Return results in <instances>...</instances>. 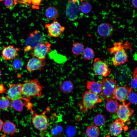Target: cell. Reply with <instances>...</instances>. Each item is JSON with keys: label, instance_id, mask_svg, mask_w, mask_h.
I'll list each match as a JSON object with an SVG mask.
<instances>
[{"label": "cell", "instance_id": "f35d334b", "mask_svg": "<svg viewBox=\"0 0 137 137\" xmlns=\"http://www.w3.org/2000/svg\"><path fill=\"white\" fill-rule=\"evenodd\" d=\"M5 89L3 84H0V93H3L5 91Z\"/></svg>", "mask_w": 137, "mask_h": 137}, {"label": "cell", "instance_id": "8d00e7d4", "mask_svg": "<svg viewBox=\"0 0 137 137\" xmlns=\"http://www.w3.org/2000/svg\"><path fill=\"white\" fill-rule=\"evenodd\" d=\"M42 0H32L31 3L33 6L36 7L40 5Z\"/></svg>", "mask_w": 137, "mask_h": 137}, {"label": "cell", "instance_id": "bcb514c9", "mask_svg": "<svg viewBox=\"0 0 137 137\" xmlns=\"http://www.w3.org/2000/svg\"></svg>", "mask_w": 137, "mask_h": 137}, {"label": "cell", "instance_id": "ee69618b", "mask_svg": "<svg viewBox=\"0 0 137 137\" xmlns=\"http://www.w3.org/2000/svg\"><path fill=\"white\" fill-rule=\"evenodd\" d=\"M79 1H80L81 2H82V1L85 0H78Z\"/></svg>", "mask_w": 137, "mask_h": 137}, {"label": "cell", "instance_id": "d6a6232c", "mask_svg": "<svg viewBox=\"0 0 137 137\" xmlns=\"http://www.w3.org/2000/svg\"><path fill=\"white\" fill-rule=\"evenodd\" d=\"M137 68H136L133 73V78L130 82L131 87L133 89L137 88Z\"/></svg>", "mask_w": 137, "mask_h": 137}, {"label": "cell", "instance_id": "ba28073f", "mask_svg": "<svg viewBox=\"0 0 137 137\" xmlns=\"http://www.w3.org/2000/svg\"><path fill=\"white\" fill-rule=\"evenodd\" d=\"M22 85L20 83L10 84L6 97L12 101L18 99L26 100L27 98L23 97L22 94Z\"/></svg>", "mask_w": 137, "mask_h": 137}, {"label": "cell", "instance_id": "f546056e", "mask_svg": "<svg viewBox=\"0 0 137 137\" xmlns=\"http://www.w3.org/2000/svg\"><path fill=\"white\" fill-rule=\"evenodd\" d=\"M106 121V118L104 116L101 114L96 115L93 119V122L95 125L98 127L104 125Z\"/></svg>", "mask_w": 137, "mask_h": 137}, {"label": "cell", "instance_id": "277c9868", "mask_svg": "<svg viewBox=\"0 0 137 137\" xmlns=\"http://www.w3.org/2000/svg\"><path fill=\"white\" fill-rule=\"evenodd\" d=\"M31 111L32 114L31 122L34 127L41 131H44L46 130L49 126V123L45 113L38 114L32 109Z\"/></svg>", "mask_w": 137, "mask_h": 137}, {"label": "cell", "instance_id": "4316f807", "mask_svg": "<svg viewBox=\"0 0 137 137\" xmlns=\"http://www.w3.org/2000/svg\"><path fill=\"white\" fill-rule=\"evenodd\" d=\"M84 49V45L82 44L77 42L73 43L71 50L75 56H77L82 54Z\"/></svg>", "mask_w": 137, "mask_h": 137}, {"label": "cell", "instance_id": "d6986e66", "mask_svg": "<svg viewBox=\"0 0 137 137\" xmlns=\"http://www.w3.org/2000/svg\"><path fill=\"white\" fill-rule=\"evenodd\" d=\"M2 129L5 133L8 135L14 134L16 132V130L15 125L10 121L4 123Z\"/></svg>", "mask_w": 137, "mask_h": 137}, {"label": "cell", "instance_id": "5bb4252c", "mask_svg": "<svg viewBox=\"0 0 137 137\" xmlns=\"http://www.w3.org/2000/svg\"><path fill=\"white\" fill-rule=\"evenodd\" d=\"M45 59H41L35 57L30 58L26 65V68L29 72L41 70L45 65Z\"/></svg>", "mask_w": 137, "mask_h": 137}, {"label": "cell", "instance_id": "60d3db41", "mask_svg": "<svg viewBox=\"0 0 137 137\" xmlns=\"http://www.w3.org/2000/svg\"><path fill=\"white\" fill-rule=\"evenodd\" d=\"M3 124V122L2 120L0 119V131L2 129Z\"/></svg>", "mask_w": 137, "mask_h": 137}, {"label": "cell", "instance_id": "d590c367", "mask_svg": "<svg viewBox=\"0 0 137 137\" xmlns=\"http://www.w3.org/2000/svg\"><path fill=\"white\" fill-rule=\"evenodd\" d=\"M128 137H137V130L136 129L130 130L128 133Z\"/></svg>", "mask_w": 137, "mask_h": 137}, {"label": "cell", "instance_id": "cb8c5ba5", "mask_svg": "<svg viewBox=\"0 0 137 137\" xmlns=\"http://www.w3.org/2000/svg\"><path fill=\"white\" fill-rule=\"evenodd\" d=\"M51 133L53 137H62L64 134L63 127L60 125H55L52 127Z\"/></svg>", "mask_w": 137, "mask_h": 137}, {"label": "cell", "instance_id": "8992f818", "mask_svg": "<svg viewBox=\"0 0 137 137\" xmlns=\"http://www.w3.org/2000/svg\"><path fill=\"white\" fill-rule=\"evenodd\" d=\"M93 67L94 73L96 76L106 77L110 74L111 70L107 64L98 58L94 60Z\"/></svg>", "mask_w": 137, "mask_h": 137}, {"label": "cell", "instance_id": "7a4b0ae2", "mask_svg": "<svg viewBox=\"0 0 137 137\" xmlns=\"http://www.w3.org/2000/svg\"><path fill=\"white\" fill-rule=\"evenodd\" d=\"M82 104L80 109L84 113L93 108H95L97 104L101 103L102 100L98 94L89 91L85 92L82 95Z\"/></svg>", "mask_w": 137, "mask_h": 137}, {"label": "cell", "instance_id": "83f0119b", "mask_svg": "<svg viewBox=\"0 0 137 137\" xmlns=\"http://www.w3.org/2000/svg\"><path fill=\"white\" fill-rule=\"evenodd\" d=\"M24 105L21 99H18L12 101L11 105L12 108L15 110L21 111L23 110Z\"/></svg>", "mask_w": 137, "mask_h": 137}, {"label": "cell", "instance_id": "b9f144b4", "mask_svg": "<svg viewBox=\"0 0 137 137\" xmlns=\"http://www.w3.org/2000/svg\"><path fill=\"white\" fill-rule=\"evenodd\" d=\"M14 4H16L17 3H19L21 0H13Z\"/></svg>", "mask_w": 137, "mask_h": 137}, {"label": "cell", "instance_id": "52a82bcc", "mask_svg": "<svg viewBox=\"0 0 137 137\" xmlns=\"http://www.w3.org/2000/svg\"><path fill=\"white\" fill-rule=\"evenodd\" d=\"M80 4L78 0H68L66 6L65 14L68 20L74 21L78 17L80 11Z\"/></svg>", "mask_w": 137, "mask_h": 137}, {"label": "cell", "instance_id": "e0dca14e", "mask_svg": "<svg viewBox=\"0 0 137 137\" xmlns=\"http://www.w3.org/2000/svg\"><path fill=\"white\" fill-rule=\"evenodd\" d=\"M98 35L101 37L106 38L111 37L114 32L113 26L109 23H104L100 24L97 29Z\"/></svg>", "mask_w": 137, "mask_h": 137}, {"label": "cell", "instance_id": "ac0fdd59", "mask_svg": "<svg viewBox=\"0 0 137 137\" xmlns=\"http://www.w3.org/2000/svg\"><path fill=\"white\" fill-rule=\"evenodd\" d=\"M87 87L88 91L96 94H98L101 91V84L97 81H88L87 83Z\"/></svg>", "mask_w": 137, "mask_h": 137}, {"label": "cell", "instance_id": "603a6c76", "mask_svg": "<svg viewBox=\"0 0 137 137\" xmlns=\"http://www.w3.org/2000/svg\"><path fill=\"white\" fill-rule=\"evenodd\" d=\"M86 133L88 137H98L100 134V131L98 127L91 125L87 128Z\"/></svg>", "mask_w": 137, "mask_h": 137}, {"label": "cell", "instance_id": "74e56055", "mask_svg": "<svg viewBox=\"0 0 137 137\" xmlns=\"http://www.w3.org/2000/svg\"><path fill=\"white\" fill-rule=\"evenodd\" d=\"M32 0H21L19 4L24 5L30 4L31 3Z\"/></svg>", "mask_w": 137, "mask_h": 137}, {"label": "cell", "instance_id": "ffe728a7", "mask_svg": "<svg viewBox=\"0 0 137 137\" xmlns=\"http://www.w3.org/2000/svg\"><path fill=\"white\" fill-rule=\"evenodd\" d=\"M61 91L64 93L68 94L71 92L74 88L73 82L70 80H66L62 82L60 85Z\"/></svg>", "mask_w": 137, "mask_h": 137}, {"label": "cell", "instance_id": "7bdbcfd3", "mask_svg": "<svg viewBox=\"0 0 137 137\" xmlns=\"http://www.w3.org/2000/svg\"><path fill=\"white\" fill-rule=\"evenodd\" d=\"M1 70H0V77L1 76Z\"/></svg>", "mask_w": 137, "mask_h": 137}, {"label": "cell", "instance_id": "7c38bea8", "mask_svg": "<svg viewBox=\"0 0 137 137\" xmlns=\"http://www.w3.org/2000/svg\"><path fill=\"white\" fill-rule=\"evenodd\" d=\"M132 90L131 87L128 85L117 86L114 94V99L122 103H126V98Z\"/></svg>", "mask_w": 137, "mask_h": 137}, {"label": "cell", "instance_id": "5b68a950", "mask_svg": "<svg viewBox=\"0 0 137 137\" xmlns=\"http://www.w3.org/2000/svg\"><path fill=\"white\" fill-rule=\"evenodd\" d=\"M51 44L48 42L40 43L31 49L30 54L38 58L45 59L47 55L50 51Z\"/></svg>", "mask_w": 137, "mask_h": 137}, {"label": "cell", "instance_id": "f1b7e54d", "mask_svg": "<svg viewBox=\"0 0 137 137\" xmlns=\"http://www.w3.org/2000/svg\"><path fill=\"white\" fill-rule=\"evenodd\" d=\"M24 60L21 58H17L14 59L12 63V67L15 70H19L24 66Z\"/></svg>", "mask_w": 137, "mask_h": 137}, {"label": "cell", "instance_id": "1f68e13d", "mask_svg": "<svg viewBox=\"0 0 137 137\" xmlns=\"http://www.w3.org/2000/svg\"><path fill=\"white\" fill-rule=\"evenodd\" d=\"M92 8L90 4L87 2L82 3L80 5V11L84 14L89 13L91 11Z\"/></svg>", "mask_w": 137, "mask_h": 137}, {"label": "cell", "instance_id": "d4e9b609", "mask_svg": "<svg viewBox=\"0 0 137 137\" xmlns=\"http://www.w3.org/2000/svg\"><path fill=\"white\" fill-rule=\"evenodd\" d=\"M107 101L106 104V108L107 110L111 113L116 112L119 105L116 100L112 99Z\"/></svg>", "mask_w": 137, "mask_h": 137}, {"label": "cell", "instance_id": "4fadbf2b", "mask_svg": "<svg viewBox=\"0 0 137 137\" xmlns=\"http://www.w3.org/2000/svg\"><path fill=\"white\" fill-rule=\"evenodd\" d=\"M114 55L111 61L115 66H119L126 62L128 61V54L125 48L118 50L113 54Z\"/></svg>", "mask_w": 137, "mask_h": 137}, {"label": "cell", "instance_id": "4dcf8cb0", "mask_svg": "<svg viewBox=\"0 0 137 137\" xmlns=\"http://www.w3.org/2000/svg\"><path fill=\"white\" fill-rule=\"evenodd\" d=\"M9 99L6 97L2 96L0 97V109L5 110L7 109L10 105Z\"/></svg>", "mask_w": 137, "mask_h": 137}, {"label": "cell", "instance_id": "e575fe53", "mask_svg": "<svg viewBox=\"0 0 137 137\" xmlns=\"http://www.w3.org/2000/svg\"><path fill=\"white\" fill-rule=\"evenodd\" d=\"M4 4L6 7L8 8L12 7L14 4L13 0H5Z\"/></svg>", "mask_w": 137, "mask_h": 137}, {"label": "cell", "instance_id": "484cf974", "mask_svg": "<svg viewBox=\"0 0 137 137\" xmlns=\"http://www.w3.org/2000/svg\"><path fill=\"white\" fill-rule=\"evenodd\" d=\"M82 55L83 58L84 60L86 61L92 60L95 56L93 49L90 47L84 48L82 53Z\"/></svg>", "mask_w": 137, "mask_h": 137}, {"label": "cell", "instance_id": "9a60e30c", "mask_svg": "<svg viewBox=\"0 0 137 137\" xmlns=\"http://www.w3.org/2000/svg\"><path fill=\"white\" fill-rule=\"evenodd\" d=\"M20 50L19 48L9 45L3 47L1 51V54L5 60H10L17 58Z\"/></svg>", "mask_w": 137, "mask_h": 137}, {"label": "cell", "instance_id": "30bf717a", "mask_svg": "<svg viewBox=\"0 0 137 137\" xmlns=\"http://www.w3.org/2000/svg\"><path fill=\"white\" fill-rule=\"evenodd\" d=\"M45 27L47 29L49 36L54 38L59 37L65 29V27L56 20L51 23L45 24Z\"/></svg>", "mask_w": 137, "mask_h": 137}, {"label": "cell", "instance_id": "6da1fadb", "mask_svg": "<svg viewBox=\"0 0 137 137\" xmlns=\"http://www.w3.org/2000/svg\"><path fill=\"white\" fill-rule=\"evenodd\" d=\"M43 87L37 78H35L30 81L26 80L22 84V95L29 99L31 97L36 96L40 98L42 96Z\"/></svg>", "mask_w": 137, "mask_h": 137}, {"label": "cell", "instance_id": "f6af8a7d", "mask_svg": "<svg viewBox=\"0 0 137 137\" xmlns=\"http://www.w3.org/2000/svg\"><path fill=\"white\" fill-rule=\"evenodd\" d=\"M4 1V0H0V2L2 1Z\"/></svg>", "mask_w": 137, "mask_h": 137}, {"label": "cell", "instance_id": "44dd1931", "mask_svg": "<svg viewBox=\"0 0 137 137\" xmlns=\"http://www.w3.org/2000/svg\"><path fill=\"white\" fill-rule=\"evenodd\" d=\"M59 14V11L57 9L53 7H48L45 11L46 17L48 20H56Z\"/></svg>", "mask_w": 137, "mask_h": 137}, {"label": "cell", "instance_id": "7402d4cb", "mask_svg": "<svg viewBox=\"0 0 137 137\" xmlns=\"http://www.w3.org/2000/svg\"><path fill=\"white\" fill-rule=\"evenodd\" d=\"M129 44L128 42L123 44L121 42H115L112 47L108 49V52L110 55L113 54L115 51L121 49L129 48Z\"/></svg>", "mask_w": 137, "mask_h": 137}, {"label": "cell", "instance_id": "2e32d148", "mask_svg": "<svg viewBox=\"0 0 137 137\" xmlns=\"http://www.w3.org/2000/svg\"><path fill=\"white\" fill-rule=\"evenodd\" d=\"M124 123L122 120L118 118L116 119L110 125L109 130L110 133L114 136L120 135L123 130L126 129Z\"/></svg>", "mask_w": 137, "mask_h": 137}, {"label": "cell", "instance_id": "3957f363", "mask_svg": "<svg viewBox=\"0 0 137 137\" xmlns=\"http://www.w3.org/2000/svg\"><path fill=\"white\" fill-rule=\"evenodd\" d=\"M100 83L102 87L101 93L103 98L107 101L115 99L114 94L117 87L116 80L113 78H105L101 80Z\"/></svg>", "mask_w": 137, "mask_h": 137}, {"label": "cell", "instance_id": "ab89813d", "mask_svg": "<svg viewBox=\"0 0 137 137\" xmlns=\"http://www.w3.org/2000/svg\"><path fill=\"white\" fill-rule=\"evenodd\" d=\"M131 3L133 6L136 8L137 7V0H131Z\"/></svg>", "mask_w": 137, "mask_h": 137}, {"label": "cell", "instance_id": "8fae6325", "mask_svg": "<svg viewBox=\"0 0 137 137\" xmlns=\"http://www.w3.org/2000/svg\"><path fill=\"white\" fill-rule=\"evenodd\" d=\"M45 39L42 34L36 30L31 33L28 40V46L25 48V51L31 50L37 45L45 42Z\"/></svg>", "mask_w": 137, "mask_h": 137}, {"label": "cell", "instance_id": "836d02e7", "mask_svg": "<svg viewBox=\"0 0 137 137\" xmlns=\"http://www.w3.org/2000/svg\"><path fill=\"white\" fill-rule=\"evenodd\" d=\"M137 97L136 93L131 91L127 97L130 102L133 104H136L137 102Z\"/></svg>", "mask_w": 137, "mask_h": 137}, {"label": "cell", "instance_id": "9c48e42d", "mask_svg": "<svg viewBox=\"0 0 137 137\" xmlns=\"http://www.w3.org/2000/svg\"><path fill=\"white\" fill-rule=\"evenodd\" d=\"M130 103H122L119 105L116 112L118 118L122 120L124 123L129 121L130 117L134 113V111L129 107Z\"/></svg>", "mask_w": 137, "mask_h": 137}]
</instances>
